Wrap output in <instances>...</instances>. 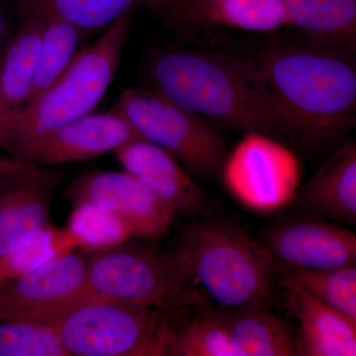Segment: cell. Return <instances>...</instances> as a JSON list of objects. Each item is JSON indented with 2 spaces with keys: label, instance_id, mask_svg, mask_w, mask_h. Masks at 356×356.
Returning <instances> with one entry per match:
<instances>
[{
  "label": "cell",
  "instance_id": "10",
  "mask_svg": "<svg viewBox=\"0 0 356 356\" xmlns=\"http://www.w3.org/2000/svg\"><path fill=\"white\" fill-rule=\"evenodd\" d=\"M259 243L283 266L332 269L356 264V236L337 222L294 214L273 220Z\"/></svg>",
  "mask_w": 356,
  "mask_h": 356
},
{
  "label": "cell",
  "instance_id": "29",
  "mask_svg": "<svg viewBox=\"0 0 356 356\" xmlns=\"http://www.w3.org/2000/svg\"><path fill=\"white\" fill-rule=\"evenodd\" d=\"M178 0H142L147 8L159 13L163 19L170 22L173 11L177 6Z\"/></svg>",
  "mask_w": 356,
  "mask_h": 356
},
{
  "label": "cell",
  "instance_id": "27",
  "mask_svg": "<svg viewBox=\"0 0 356 356\" xmlns=\"http://www.w3.org/2000/svg\"><path fill=\"white\" fill-rule=\"evenodd\" d=\"M0 356H69L50 325L27 318L0 320Z\"/></svg>",
  "mask_w": 356,
  "mask_h": 356
},
{
  "label": "cell",
  "instance_id": "28",
  "mask_svg": "<svg viewBox=\"0 0 356 356\" xmlns=\"http://www.w3.org/2000/svg\"><path fill=\"white\" fill-rule=\"evenodd\" d=\"M38 168L39 166L29 165L8 154H0V179L28 175Z\"/></svg>",
  "mask_w": 356,
  "mask_h": 356
},
{
  "label": "cell",
  "instance_id": "8",
  "mask_svg": "<svg viewBox=\"0 0 356 356\" xmlns=\"http://www.w3.org/2000/svg\"><path fill=\"white\" fill-rule=\"evenodd\" d=\"M222 181L245 209L254 214H277L294 201L301 166L291 149L275 138L245 133L225 161Z\"/></svg>",
  "mask_w": 356,
  "mask_h": 356
},
{
  "label": "cell",
  "instance_id": "16",
  "mask_svg": "<svg viewBox=\"0 0 356 356\" xmlns=\"http://www.w3.org/2000/svg\"><path fill=\"white\" fill-rule=\"evenodd\" d=\"M16 7L19 26L0 54V128L27 104L41 47V10L27 4Z\"/></svg>",
  "mask_w": 356,
  "mask_h": 356
},
{
  "label": "cell",
  "instance_id": "23",
  "mask_svg": "<svg viewBox=\"0 0 356 356\" xmlns=\"http://www.w3.org/2000/svg\"><path fill=\"white\" fill-rule=\"evenodd\" d=\"M65 228L77 248L88 254L110 250L137 238L132 227L122 218L88 202L74 204Z\"/></svg>",
  "mask_w": 356,
  "mask_h": 356
},
{
  "label": "cell",
  "instance_id": "1",
  "mask_svg": "<svg viewBox=\"0 0 356 356\" xmlns=\"http://www.w3.org/2000/svg\"><path fill=\"white\" fill-rule=\"evenodd\" d=\"M154 89L182 108L243 134L292 139L282 110L257 65L227 54H161L151 67Z\"/></svg>",
  "mask_w": 356,
  "mask_h": 356
},
{
  "label": "cell",
  "instance_id": "20",
  "mask_svg": "<svg viewBox=\"0 0 356 356\" xmlns=\"http://www.w3.org/2000/svg\"><path fill=\"white\" fill-rule=\"evenodd\" d=\"M287 26L325 40L332 46L350 47L356 39V0H282Z\"/></svg>",
  "mask_w": 356,
  "mask_h": 356
},
{
  "label": "cell",
  "instance_id": "17",
  "mask_svg": "<svg viewBox=\"0 0 356 356\" xmlns=\"http://www.w3.org/2000/svg\"><path fill=\"white\" fill-rule=\"evenodd\" d=\"M288 306L298 318V355L355 356L356 322L298 287H284Z\"/></svg>",
  "mask_w": 356,
  "mask_h": 356
},
{
  "label": "cell",
  "instance_id": "12",
  "mask_svg": "<svg viewBox=\"0 0 356 356\" xmlns=\"http://www.w3.org/2000/svg\"><path fill=\"white\" fill-rule=\"evenodd\" d=\"M86 297V257L72 252L35 270L0 281V320H40Z\"/></svg>",
  "mask_w": 356,
  "mask_h": 356
},
{
  "label": "cell",
  "instance_id": "2",
  "mask_svg": "<svg viewBox=\"0 0 356 356\" xmlns=\"http://www.w3.org/2000/svg\"><path fill=\"white\" fill-rule=\"evenodd\" d=\"M341 47L269 49L257 63L261 79L286 118L292 140L318 147L356 121V67Z\"/></svg>",
  "mask_w": 356,
  "mask_h": 356
},
{
  "label": "cell",
  "instance_id": "18",
  "mask_svg": "<svg viewBox=\"0 0 356 356\" xmlns=\"http://www.w3.org/2000/svg\"><path fill=\"white\" fill-rule=\"evenodd\" d=\"M170 23L273 32L287 18L282 0H178Z\"/></svg>",
  "mask_w": 356,
  "mask_h": 356
},
{
  "label": "cell",
  "instance_id": "13",
  "mask_svg": "<svg viewBox=\"0 0 356 356\" xmlns=\"http://www.w3.org/2000/svg\"><path fill=\"white\" fill-rule=\"evenodd\" d=\"M64 173L39 168L0 179V259L50 224L54 191Z\"/></svg>",
  "mask_w": 356,
  "mask_h": 356
},
{
  "label": "cell",
  "instance_id": "5",
  "mask_svg": "<svg viewBox=\"0 0 356 356\" xmlns=\"http://www.w3.org/2000/svg\"><path fill=\"white\" fill-rule=\"evenodd\" d=\"M69 356H165L170 317L163 312L86 297L40 318Z\"/></svg>",
  "mask_w": 356,
  "mask_h": 356
},
{
  "label": "cell",
  "instance_id": "24",
  "mask_svg": "<svg viewBox=\"0 0 356 356\" xmlns=\"http://www.w3.org/2000/svg\"><path fill=\"white\" fill-rule=\"evenodd\" d=\"M36 7H38L43 15L41 47L31 95L27 103L41 95L64 72L76 55L77 44L83 35L74 26L53 14L47 13L39 6Z\"/></svg>",
  "mask_w": 356,
  "mask_h": 356
},
{
  "label": "cell",
  "instance_id": "3",
  "mask_svg": "<svg viewBox=\"0 0 356 356\" xmlns=\"http://www.w3.org/2000/svg\"><path fill=\"white\" fill-rule=\"evenodd\" d=\"M185 284L218 308L270 307L278 264L235 222L208 219L182 231L170 254Z\"/></svg>",
  "mask_w": 356,
  "mask_h": 356
},
{
  "label": "cell",
  "instance_id": "11",
  "mask_svg": "<svg viewBox=\"0 0 356 356\" xmlns=\"http://www.w3.org/2000/svg\"><path fill=\"white\" fill-rule=\"evenodd\" d=\"M64 196L72 203L95 204L128 222L137 238L158 240L172 228V208L139 179L125 172H91L79 175Z\"/></svg>",
  "mask_w": 356,
  "mask_h": 356
},
{
  "label": "cell",
  "instance_id": "21",
  "mask_svg": "<svg viewBox=\"0 0 356 356\" xmlns=\"http://www.w3.org/2000/svg\"><path fill=\"white\" fill-rule=\"evenodd\" d=\"M277 284L298 287L356 322V264L309 269L278 264Z\"/></svg>",
  "mask_w": 356,
  "mask_h": 356
},
{
  "label": "cell",
  "instance_id": "26",
  "mask_svg": "<svg viewBox=\"0 0 356 356\" xmlns=\"http://www.w3.org/2000/svg\"><path fill=\"white\" fill-rule=\"evenodd\" d=\"M77 250L65 228L47 225L39 233L0 259V281L35 270Z\"/></svg>",
  "mask_w": 356,
  "mask_h": 356
},
{
  "label": "cell",
  "instance_id": "9",
  "mask_svg": "<svg viewBox=\"0 0 356 356\" xmlns=\"http://www.w3.org/2000/svg\"><path fill=\"white\" fill-rule=\"evenodd\" d=\"M145 140L116 107L90 113L35 136L11 149L13 156L39 168L97 158Z\"/></svg>",
  "mask_w": 356,
  "mask_h": 356
},
{
  "label": "cell",
  "instance_id": "14",
  "mask_svg": "<svg viewBox=\"0 0 356 356\" xmlns=\"http://www.w3.org/2000/svg\"><path fill=\"white\" fill-rule=\"evenodd\" d=\"M125 172L149 187L175 216H196L207 208L202 189L173 154L147 140H135L114 152Z\"/></svg>",
  "mask_w": 356,
  "mask_h": 356
},
{
  "label": "cell",
  "instance_id": "19",
  "mask_svg": "<svg viewBox=\"0 0 356 356\" xmlns=\"http://www.w3.org/2000/svg\"><path fill=\"white\" fill-rule=\"evenodd\" d=\"M235 356H294L296 334L269 307L224 309Z\"/></svg>",
  "mask_w": 356,
  "mask_h": 356
},
{
  "label": "cell",
  "instance_id": "4",
  "mask_svg": "<svg viewBox=\"0 0 356 356\" xmlns=\"http://www.w3.org/2000/svg\"><path fill=\"white\" fill-rule=\"evenodd\" d=\"M134 11L76 53L58 79L0 128V151L92 113L111 86L130 35Z\"/></svg>",
  "mask_w": 356,
  "mask_h": 356
},
{
  "label": "cell",
  "instance_id": "7",
  "mask_svg": "<svg viewBox=\"0 0 356 356\" xmlns=\"http://www.w3.org/2000/svg\"><path fill=\"white\" fill-rule=\"evenodd\" d=\"M114 107L143 139L173 154L191 175L211 177L217 172L225 140L212 122L182 108L156 89H124Z\"/></svg>",
  "mask_w": 356,
  "mask_h": 356
},
{
  "label": "cell",
  "instance_id": "15",
  "mask_svg": "<svg viewBox=\"0 0 356 356\" xmlns=\"http://www.w3.org/2000/svg\"><path fill=\"white\" fill-rule=\"evenodd\" d=\"M297 214L356 225V145L346 143L300 185L292 205Z\"/></svg>",
  "mask_w": 356,
  "mask_h": 356
},
{
  "label": "cell",
  "instance_id": "25",
  "mask_svg": "<svg viewBox=\"0 0 356 356\" xmlns=\"http://www.w3.org/2000/svg\"><path fill=\"white\" fill-rule=\"evenodd\" d=\"M142 0H14L33 4L76 27L79 32L106 29L122 16L134 11Z\"/></svg>",
  "mask_w": 356,
  "mask_h": 356
},
{
  "label": "cell",
  "instance_id": "22",
  "mask_svg": "<svg viewBox=\"0 0 356 356\" xmlns=\"http://www.w3.org/2000/svg\"><path fill=\"white\" fill-rule=\"evenodd\" d=\"M166 355L235 356L224 309L198 307L179 327L170 325Z\"/></svg>",
  "mask_w": 356,
  "mask_h": 356
},
{
  "label": "cell",
  "instance_id": "6",
  "mask_svg": "<svg viewBox=\"0 0 356 356\" xmlns=\"http://www.w3.org/2000/svg\"><path fill=\"white\" fill-rule=\"evenodd\" d=\"M86 284L93 298L153 308L168 317L207 306L185 284L170 254L125 243L86 257Z\"/></svg>",
  "mask_w": 356,
  "mask_h": 356
},
{
  "label": "cell",
  "instance_id": "30",
  "mask_svg": "<svg viewBox=\"0 0 356 356\" xmlns=\"http://www.w3.org/2000/svg\"><path fill=\"white\" fill-rule=\"evenodd\" d=\"M6 18L2 15V13H0V49H1L2 42L4 41V38H6ZM0 54H1V50H0Z\"/></svg>",
  "mask_w": 356,
  "mask_h": 356
}]
</instances>
